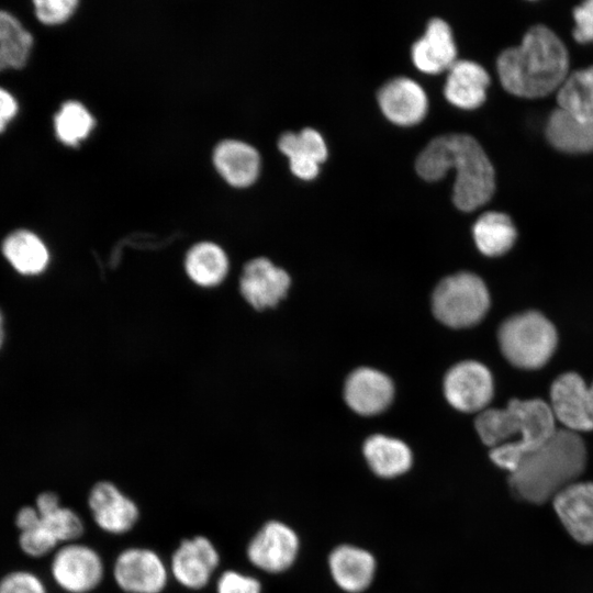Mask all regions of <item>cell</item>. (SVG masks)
Segmentation results:
<instances>
[{"label":"cell","mask_w":593,"mask_h":593,"mask_svg":"<svg viewBox=\"0 0 593 593\" xmlns=\"http://www.w3.org/2000/svg\"><path fill=\"white\" fill-rule=\"evenodd\" d=\"M456 169L454 203L461 211H473L485 204L495 190L492 163L479 142L468 134H445L433 138L419 153L415 168L428 181L443 178Z\"/></svg>","instance_id":"obj_1"},{"label":"cell","mask_w":593,"mask_h":593,"mask_svg":"<svg viewBox=\"0 0 593 593\" xmlns=\"http://www.w3.org/2000/svg\"><path fill=\"white\" fill-rule=\"evenodd\" d=\"M474 426L483 444L491 447V460L508 473L557 429L549 403L540 399H513L504 409H485Z\"/></svg>","instance_id":"obj_2"},{"label":"cell","mask_w":593,"mask_h":593,"mask_svg":"<svg viewBox=\"0 0 593 593\" xmlns=\"http://www.w3.org/2000/svg\"><path fill=\"white\" fill-rule=\"evenodd\" d=\"M496 68L503 88L522 98H541L559 89L568 77L569 55L559 36L535 25L521 45L503 51Z\"/></svg>","instance_id":"obj_3"},{"label":"cell","mask_w":593,"mask_h":593,"mask_svg":"<svg viewBox=\"0 0 593 593\" xmlns=\"http://www.w3.org/2000/svg\"><path fill=\"white\" fill-rule=\"evenodd\" d=\"M586 462L579 433L557 428L540 446L522 457L510 472L512 492L521 500L542 504L577 482Z\"/></svg>","instance_id":"obj_4"},{"label":"cell","mask_w":593,"mask_h":593,"mask_svg":"<svg viewBox=\"0 0 593 593\" xmlns=\"http://www.w3.org/2000/svg\"><path fill=\"white\" fill-rule=\"evenodd\" d=\"M504 357L522 369H538L553 355L558 335L553 324L537 311H526L505 320L497 332Z\"/></svg>","instance_id":"obj_5"},{"label":"cell","mask_w":593,"mask_h":593,"mask_svg":"<svg viewBox=\"0 0 593 593\" xmlns=\"http://www.w3.org/2000/svg\"><path fill=\"white\" fill-rule=\"evenodd\" d=\"M490 306V294L483 280L472 272H458L443 279L434 290L432 309L435 317L452 328L478 324Z\"/></svg>","instance_id":"obj_6"},{"label":"cell","mask_w":593,"mask_h":593,"mask_svg":"<svg viewBox=\"0 0 593 593\" xmlns=\"http://www.w3.org/2000/svg\"><path fill=\"white\" fill-rule=\"evenodd\" d=\"M51 575L67 593H89L103 581L105 568L100 553L91 546L72 541L59 546L53 553Z\"/></svg>","instance_id":"obj_7"},{"label":"cell","mask_w":593,"mask_h":593,"mask_svg":"<svg viewBox=\"0 0 593 593\" xmlns=\"http://www.w3.org/2000/svg\"><path fill=\"white\" fill-rule=\"evenodd\" d=\"M112 575L125 593H161L168 584L169 569L154 549L132 546L118 553Z\"/></svg>","instance_id":"obj_8"},{"label":"cell","mask_w":593,"mask_h":593,"mask_svg":"<svg viewBox=\"0 0 593 593\" xmlns=\"http://www.w3.org/2000/svg\"><path fill=\"white\" fill-rule=\"evenodd\" d=\"M299 545L298 535L290 526L271 519L250 538L246 547V557L259 570L280 573L295 561Z\"/></svg>","instance_id":"obj_9"},{"label":"cell","mask_w":593,"mask_h":593,"mask_svg":"<svg viewBox=\"0 0 593 593\" xmlns=\"http://www.w3.org/2000/svg\"><path fill=\"white\" fill-rule=\"evenodd\" d=\"M444 392L456 410L465 413L482 412L493 396V378L481 362L466 360L451 367L445 376Z\"/></svg>","instance_id":"obj_10"},{"label":"cell","mask_w":593,"mask_h":593,"mask_svg":"<svg viewBox=\"0 0 593 593\" xmlns=\"http://www.w3.org/2000/svg\"><path fill=\"white\" fill-rule=\"evenodd\" d=\"M221 556L214 542L204 535L183 538L174 550L169 571L183 588L201 590L211 581Z\"/></svg>","instance_id":"obj_11"},{"label":"cell","mask_w":593,"mask_h":593,"mask_svg":"<svg viewBox=\"0 0 593 593\" xmlns=\"http://www.w3.org/2000/svg\"><path fill=\"white\" fill-rule=\"evenodd\" d=\"M87 503L97 526L111 535L128 533L139 519L137 503L109 480L91 486Z\"/></svg>","instance_id":"obj_12"},{"label":"cell","mask_w":593,"mask_h":593,"mask_svg":"<svg viewBox=\"0 0 593 593\" xmlns=\"http://www.w3.org/2000/svg\"><path fill=\"white\" fill-rule=\"evenodd\" d=\"M549 406L555 419L566 429L575 433L593 430L589 385L580 374L566 372L552 382Z\"/></svg>","instance_id":"obj_13"},{"label":"cell","mask_w":593,"mask_h":593,"mask_svg":"<svg viewBox=\"0 0 593 593\" xmlns=\"http://www.w3.org/2000/svg\"><path fill=\"white\" fill-rule=\"evenodd\" d=\"M288 272L275 266L269 259L259 257L244 267L240 277V292L256 310L273 307L282 300L290 287Z\"/></svg>","instance_id":"obj_14"},{"label":"cell","mask_w":593,"mask_h":593,"mask_svg":"<svg viewBox=\"0 0 593 593\" xmlns=\"http://www.w3.org/2000/svg\"><path fill=\"white\" fill-rule=\"evenodd\" d=\"M378 102L391 122L405 126L421 122L428 108L426 92L409 77L387 81L378 91Z\"/></svg>","instance_id":"obj_15"},{"label":"cell","mask_w":593,"mask_h":593,"mask_svg":"<svg viewBox=\"0 0 593 593\" xmlns=\"http://www.w3.org/2000/svg\"><path fill=\"white\" fill-rule=\"evenodd\" d=\"M394 387L383 372L372 368H358L347 378L344 389L348 406L361 415L383 412L392 402Z\"/></svg>","instance_id":"obj_16"},{"label":"cell","mask_w":593,"mask_h":593,"mask_svg":"<svg viewBox=\"0 0 593 593\" xmlns=\"http://www.w3.org/2000/svg\"><path fill=\"white\" fill-rule=\"evenodd\" d=\"M560 522L577 541L593 544V482H574L553 499Z\"/></svg>","instance_id":"obj_17"},{"label":"cell","mask_w":593,"mask_h":593,"mask_svg":"<svg viewBox=\"0 0 593 593\" xmlns=\"http://www.w3.org/2000/svg\"><path fill=\"white\" fill-rule=\"evenodd\" d=\"M457 48L449 24L439 18L432 19L424 35L412 46L414 65L423 72L438 74L448 70L457 60Z\"/></svg>","instance_id":"obj_18"},{"label":"cell","mask_w":593,"mask_h":593,"mask_svg":"<svg viewBox=\"0 0 593 593\" xmlns=\"http://www.w3.org/2000/svg\"><path fill=\"white\" fill-rule=\"evenodd\" d=\"M213 161L219 174L237 188L253 184L260 170V157L256 148L237 139L219 143L214 148Z\"/></svg>","instance_id":"obj_19"},{"label":"cell","mask_w":593,"mask_h":593,"mask_svg":"<svg viewBox=\"0 0 593 593\" xmlns=\"http://www.w3.org/2000/svg\"><path fill=\"white\" fill-rule=\"evenodd\" d=\"M490 76L473 60H456L448 69L444 88L447 100L461 109L480 107L486 97Z\"/></svg>","instance_id":"obj_20"},{"label":"cell","mask_w":593,"mask_h":593,"mask_svg":"<svg viewBox=\"0 0 593 593\" xmlns=\"http://www.w3.org/2000/svg\"><path fill=\"white\" fill-rule=\"evenodd\" d=\"M329 570L340 589L349 593H359L372 582L376 561L367 550L343 545L329 555Z\"/></svg>","instance_id":"obj_21"},{"label":"cell","mask_w":593,"mask_h":593,"mask_svg":"<svg viewBox=\"0 0 593 593\" xmlns=\"http://www.w3.org/2000/svg\"><path fill=\"white\" fill-rule=\"evenodd\" d=\"M279 149L289 157L291 171L301 179L316 175L320 164L327 157L323 136L306 127L299 133L286 132L278 141Z\"/></svg>","instance_id":"obj_22"},{"label":"cell","mask_w":593,"mask_h":593,"mask_svg":"<svg viewBox=\"0 0 593 593\" xmlns=\"http://www.w3.org/2000/svg\"><path fill=\"white\" fill-rule=\"evenodd\" d=\"M1 249L7 261L22 276H37L49 262L46 245L41 237L27 230H18L9 234Z\"/></svg>","instance_id":"obj_23"},{"label":"cell","mask_w":593,"mask_h":593,"mask_svg":"<svg viewBox=\"0 0 593 593\" xmlns=\"http://www.w3.org/2000/svg\"><path fill=\"white\" fill-rule=\"evenodd\" d=\"M363 455L371 470L385 479L405 473L412 465L409 446L400 439L381 434L367 438Z\"/></svg>","instance_id":"obj_24"},{"label":"cell","mask_w":593,"mask_h":593,"mask_svg":"<svg viewBox=\"0 0 593 593\" xmlns=\"http://www.w3.org/2000/svg\"><path fill=\"white\" fill-rule=\"evenodd\" d=\"M546 137L557 149L569 154L593 152V125L558 108L551 112L546 125Z\"/></svg>","instance_id":"obj_25"},{"label":"cell","mask_w":593,"mask_h":593,"mask_svg":"<svg viewBox=\"0 0 593 593\" xmlns=\"http://www.w3.org/2000/svg\"><path fill=\"white\" fill-rule=\"evenodd\" d=\"M473 238L478 249L485 256L496 257L508 251L516 239V228L508 215L486 212L474 223Z\"/></svg>","instance_id":"obj_26"},{"label":"cell","mask_w":593,"mask_h":593,"mask_svg":"<svg viewBox=\"0 0 593 593\" xmlns=\"http://www.w3.org/2000/svg\"><path fill=\"white\" fill-rule=\"evenodd\" d=\"M184 265L191 280L202 287L219 284L228 270L226 254L219 245L210 242L192 246L187 254Z\"/></svg>","instance_id":"obj_27"},{"label":"cell","mask_w":593,"mask_h":593,"mask_svg":"<svg viewBox=\"0 0 593 593\" xmlns=\"http://www.w3.org/2000/svg\"><path fill=\"white\" fill-rule=\"evenodd\" d=\"M559 108L593 125V66L568 75L558 89Z\"/></svg>","instance_id":"obj_28"},{"label":"cell","mask_w":593,"mask_h":593,"mask_svg":"<svg viewBox=\"0 0 593 593\" xmlns=\"http://www.w3.org/2000/svg\"><path fill=\"white\" fill-rule=\"evenodd\" d=\"M33 37L21 22L0 10V71L22 68L31 54Z\"/></svg>","instance_id":"obj_29"},{"label":"cell","mask_w":593,"mask_h":593,"mask_svg":"<svg viewBox=\"0 0 593 593\" xmlns=\"http://www.w3.org/2000/svg\"><path fill=\"white\" fill-rule=\"evenodd\" d=\"M94 125L91 113L78 101L65 102L54 118L55 132L60 142L75 146L85 139Z\"/></svg>","instance_id":"obj_30"},{"label":"cell","mask_w":593,"mask_h":593,"mask_svg":"<svg viewBox=\"0 0 593 593\" xmlns=\"http://www.w3.org/2000/svg\"><path fill=\"white\" fill-rule=\"evenodd\" d=\"M41 519L59 546L77 541L85 532V524L80 515L63 504L41 516Z\"/></svg>","instance_id":"obj_31"},{"label":"cell","mask_w":593,"mask_h":593,"mask_svg":"<svg viewBox=\"0 0 593 593\" xmlns=\"http://www.w3.org/2000/svg\"><path fill=\"white\" fill-rule=\"evenodd\" d=\"M18 545L21 551L31 558H42L59 547L57 540L42 524L34 528L19 533Z\"/></svg>","instance_id":"obj_32"},{"label":"cell","mask_w":593,"mask_h":593,"mask_svg":"<svg viewBox=\"0 0 593 593\" xmlns=\"http://www.w3.org/2000/svg\"><path fill=\"white\" fill-rule=\"evenodd\" d=\"M0 593H48L43 580L29 570H12L0 579Z\"/></svg>","instance_id":"obj_33"},{"label":"cell","mask_w":593,"mask_h":593,"mask_svg":"<svg viewBox=\"0 0 593 593\" xmlns=\"http://www.w3.org/2000/svg\"><path fill=\"white\" fill-rule=\"evenodd\" d=\"M216 593H261L260 581L238 570L227 569L216 580Z\"/></svg>","instance_id":"obj_34"},{"label":"cell","mask_w":593,"mask_h":593,"mask_svg":"<svg viewBox=\"0 0 593 593\" xmlns=\"http://www.w3.org/2000/svg\"><path fill=\"white\" fill-rule=\"evenodd\" d=\"M35 15L44 24L54 25L65 22L77 7L76 0H35Z\"/></svg>","instance_id":"obj_35"},{"label":"cell","mask_w":593,"mask_h":593,"mask_svg":"<svg viewBox=\"0 0 593 593\" xmlns=\"http://www.w3.org/2000/svg\"><path fill=\"white\" fill-rule=\"evenodd\" d=\"M575 26L573 37L579 43L593 42V0L583 2L573 10Z\"/></svg>","instance_id":"obj_36"},{"label":"cell","mask_w":593,"mask_h":593,"mask_svg":"<svg viewBox=\"0 0 593 593\" xmlns=\"http://www.w3.org/2000/svg\"><path fill=\"white\" fill-rule=\"evenodd\" d=\"M41 524V515L34 505H24L14 515V525L19 533L29 530Z\"/></svg>","instance_id":"obj_37"},{"label":"cell","mask_w":593,"mask_h":593,"mask_svg":"<svg viewBox=\"0 0 593 593\" xmlns=\"http://www.w3.org/2000/svg\"><path fill=\"white\" fill-rule=\"evenodd\" d=\"M15 98L0 87V133H2L18 112Z\"/></svg>","instance_id":"obj_38"},{"label":"cell","mask_w":593,"mask_h":593,"mask_svg":"<svg viewBox=\"0 0 593 593\" xmlns=\"http://www.w3.org/2000/svg\"><path fill=\"white\" fill-rule=\"evenodd\" d=\"M61 504L58 494L54 491H43L37 494L34 506L41 516L46 515Z\"/></svg>","instance_id":"obj_39"},{"label":"cell","mask_w":593,"mask_h":593,"mask_svg":"<svg viewBox=\"0 0 593 593\" xmlns=\"http://www.w3.org/2000/svg\"><path fill=\"white\" fill-rule=\"evenodd\" d=\"M4 343V318L0 310V349Z\"/></svg>","instance_id":"obj_40"},{"label":"cell","mask_w":593,"mask_h":593,"mask_svg":"<svg viewBox=\"0 0 593 593\" xmlns=\"http://www.w3.org/2000/svg\"><path fill=\"white\" fill-rule=\"evenodd\" d=\"M589 394H590L591 405L593 410V382L589 385Z\"/></svg>","instance_id":"obj_41"}]
</instances>
